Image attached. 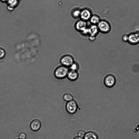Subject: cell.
<instances>
[{
	"instance_id": "obj_23",
	"label": "cell",
	"mask_w": 139,
	"mask_h": 139,
	"mask_svg": "<svg viewBox=\"0 0 139 139\" xmlns=\"http://www.w3.org/2000/svg\"><path fill=\"white\" fill-rule=\"evenodd\" d=\"M73 139H84V138L78 136L75 137Z\"/></svg>"
},
{
	"instance_id": "obj_3",
	"label": "cell",
	"mask_w": 139,
	"mask_h": 139,
	"mask_svg": "<svg viewBox=\"0 0 139 139\" xmlns=\"http://www.w3.org/2000/svg\"><path fill=\"white\" fill-rule=\"evenodd\" d=\"M97 25L99 31L102 33H108L111 30V27L110 23L105 21H100Z\"/></svg>"
},
{
	"instance_id": "obj_18",
	"label": "cell",
	"mask_w": 139,
	"mask_h": 139,
	"mask_svg": "<svg viewBox=\"0 0 139 139\" xmlns=\"http://www.w3.org/2000/svg\"><path fill=\"white\" fill-rule=\"evenodd\" d=\"M85 134V131L84 130H80L78 132L77 134L78 136L84 138Z\"/></svg>"
},
{
	"instance_id": "obj_8",
	"label": "cell",
	"mask_w": 139,
	"mask_h": 139,
	"mask_svg": "<svg viewBox=\"0 0 139 139\" xmlns=\"http://www.w3.org/2000/svg\"><path fill=\"white\" fill-rule=\"evenodd\" d=\"M79 77L78 71L69 70L67 78L70 80L75 81L77 80Z\"/></svg>"
},
{
	"instance_id": "obj_25",
	"label": "cell",
	"mask_w": 139,
	"mask_h": 139,
	"mask_svg": "<svg viewBox=\"0 0 139 139\" xmlns=\"http://www.w3.org/2000/svg\"></svg>"
},
{
	"instance_id": "obj_20",
	"label": "cell",
	"mask_w": 139,
	"mask_h": 139,
	"mask_svg": "<svg viewBox=\"0 0 139 139\" xmlns=\"http://www.w3.org/2000/svg\"><path fill=\"white\" fill-rule=\"evenodd\" d=\"M81 12L79 10H76L73 12V15L75 17H78L80 16Z\"/></svg>"
},
{
	"instance_id": "obj_4",
	"label": "cell",
	"mask_w": 139,
	"mask_h": 139,
	"mask_svg": "<svg viewBox=\"0 0 139 139\" xmlns=\"http://www.w3.org/2000/svg\"><path fill=\"white\" fill-rule=\"evenodd\" d=\"M60 61L62 65L68 68H69L75 62L73 57L68 55L63 56Z\"/></svg>"
},
{
	"instance_id": "obj_1",
	"label": "cell",
	"mask_w": 139,
	"mask_h": 139,
	"mask_svg": "<svg viewBox=\"0 0 139 139\" xmlns=\"http://www.w3.org/2000/svg\"><path fill=\"white\" fill-rule=\"evenodd\" d=\"M68 68L61 65L57 67L54 72L55 78L59 79H62L67 77L69 71Z\"/></svg>"
},
{
	"instance_id": "obj_2",
	"label": "cell",
	"mask_w": 139,
	"mask_h": 139,
	"mask_svg": "<svg viewBox=\"0 0 139 139\" xmlns=\"http://www.w3.org/2000/svg\"><path fill=\"white\" fill-rule=\"evenodd\" d=\"M78 105L77 102L74 100L67 102L65 106L67 111L71 115H74L77 112Z\"/></svg>"
},
{
	"instance_id": "obj_21",
	"label": "cell",
	"mask_w": 139,
	"mask_h": 139,
	"mask_svg": "<svg viewBox=\"0 0 139 139\" xmlns=\"http://www.w3.org/2000/svg\"><path fill=\"white\" fill-rule=\"evenodd\" d=\"M122 40L124 42L128 41L129 35H124L122 36Z\"/></svg>"
},
{
	"instance_id": "obj_9",
	"label": "cell",
	"mask_w": 139,
	"mask_h": 139,
	"mask_svg": "<svg viewBox=\"0 0 139 139\" xmlns=\"http://www.w3.org/2000/svg\"><path fill=\"white\" fill-rule=\"evenodd\" d=\"M92 16L91 12L89 10L85 9L81 12L80 17L84 21L90 20Z\"/></svg>"
},
{
	"instance_id": "obj_14",
	"label": "cell",
	"mask_w": 139,
	"mask_h": 139,
	"mask_svg": "<svg viewBox=\"0 0 139 139\" xmlns=\"http://www.w3.org/2000/svg\"><path fill=\"white\" fill-rule=\"evenodd\" d=\"M63 99L64 100L67 102H70L73 100V97L71 93H66L63 95Z\"/></svg>"
},
{
	"instance_id": "obj_10",
	"label": "cell",
	"mask_w": 139,
	"mask_h": 139,
	"mask_svg": "<svg viewBox=\"0 0 139 139\" xmlns=\"http://www.w3.org/2000/svg\"><path fill=\"white\" fill-rule=\"evenodd\" d=\"M86 26L87 24L85 21H80L77 23L76 27L78 30L83 31L86 29Z\"/></svg>"
},
{
	"instance_id": "obj_7",
	"label": "cell",
	"mask_w": 139,
	"mask_h": 139,
	"mask_svg": "<svg viewBox=\"0 0 139 139\" xmlns=\"http://www.w3.org/2000/svg\"><path fill=\"white\" fill-rule=\"evenodd\" d=\"M128 42L132 45H136L139 42V35L137 33H133L129 35Z\"/></svg>"
},
{
	"instance_id": "obj_15",
	"label": "cell",
	"mask_w": 139,
	"mask_h": 139,
	"mask_svg": "<svg viewBox=\"0 0 139 139\" xmlns=\"http://www.w3.org/2000/svg\"><path fill=\"white\" fill-rule=\"evenodd\" d=\"M9 8L13 9L16 7L18 5V2L17 0H8L7 2Z\"/></svg>"
},
{
	"instance_id": "obj_24",
	"label": "cell",
	"mask_w": 139,
	"mask_h": 139,
	"mask_svg": "<svg viewBox=\"0 0 139 139\" xmlns=\"http://www.w3.org/2000/svg\"><path fill=\"white\" fill-rule=\"evenodd\" d=\"M8 0H0V1L3 3L7 2Z\"/></svg>"
},
{
	"instance_id": "obj_5",
	"label": "cell",
	"mask_w": 139,
	"mask_h": 139,
	"mask_svg": "<svg viewBox=\"0 0 139 139\" xmlns=\"http://www.w3.org/2000/svg\"><path fill=\"white\" fill-rule=\"evenodd\" d=\"M116 79L115 76L111 74L107 75L104 80V83L106 86L111 88L114 86L116 83Z\"/></svg>"
},
{
	"instance_id": "obj_17",
	"label": "cell",
	"mask_w": 139,
	"mask_h": 139,
	"mask_svg": "<svg viewBox=\"0 0 139 139\" xmlns=\"http://www.w3.org/2000/svg\"><path fill=\"white\" fill-rule=\"evenodd\" d=\"M6 55V52L5 50L0 48V59H2L5 57Z\"/></svg>"
},
{
	"instance_id": "obj_11",
	"label": "cell",
	"mask_w": 139,
	"mask_h": 139,
	"mask_svg": "<svg viewBox=\"0 0 139 139\" xmlns=\"http://www.w3.org/2000/svg\"><path fill=\"white\" fill-rule=\"evenodd\" d=\"M84 139H99L98 135L95 132L89 131L86 133Z\"/></svg>"
},
{
	"instance_id": "obj_22",
	"label": "cell",
	"mask_w": 139,
	"mask_h": 139,
	"mask_svg": "<svg viewBox=\"0 0 139 139\" xmlns=\"http://www.w3.org/2000/svg\"><path fill=\"white\" fill-rule=\"evenodd\" d=\"M96 36H90V39L91 41H93L96 39Z\"/></svg>"
},
{
	"instance_id": "obj_19",
	"label": "cell",
	"mask_w": 139,
	"mask_h": 139,
	"mask_svg": "<svg viewBox=\"0 0 139 139\" xmlns=\"http://www.w3.org/2000/svg\"><path fill=\"white\" fill-rule=\"evenodd\" d=\"M19 137L20 139H25L26 138L27 135L24 132H22L19 135Z\"/></svg>"
},
{
	"instance_id": "obj_6",
	"label": "cell",
	"mask_w": 139,
	"mask_h": 139,
	"mask_svg": "<svg viewBox=\"0 0 139 139\" xmlns=\"http://www.w3.org/2000/svg\"><path fill=\"white\" fill-rule=\"evenodd\" d=\"M41 125L40 120L38 119H35L31 122L30 127L31 130L34 131H36L40 129Z\"/></svg>"
},
{
	"instance_id": "obj_16",
	"label": "cell",
	"mask_w": 139,
	"mask_h": 139,
	"mask_svg": "<svg viewBox=\"0 0 139 139\" xmlns=\"http://www.w3.org/2000/svg\"><path fill=\"white\" fill-rule=\"evenodd\" d=\"M69 68L71 70L78 71L79 68V65L77 63L74 62Z\"/></svg>"
},
{
	"instance_id": "obj_13",
	"label": "cell",
	"mask_w": 139,
	"mask_h": 139,
	"mask_svg": "<svg viewBox=\"0 0 139 139\" xmlns=\"http://www.w3.org/2000/svg\"><path fill=\"white\" fill-rule=\"evenodd\" d=\"M90 21L93 25H98L100 21L99 17L97 15H92L90 19Z\"/></svg>"
},
{
	"instance_id": "obj_12",
	"label": "cell",
	"mask_w": 139,
	"mask_h": 139,
	"mask_svg": "<svg viewBox=\"0 0 139 139\" xmlns=\"http://www.w3.org/2000/svg\"><path fill=\"white\" fill-rule=\"evenodd\" d=\"M99 31L97 26L92 25L89 29V34L90 36H96Z\"/></svg>"
}]
</instances>
